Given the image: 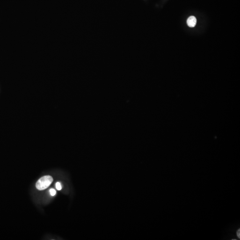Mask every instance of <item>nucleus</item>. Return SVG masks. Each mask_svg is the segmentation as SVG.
<instances>
[{
    "mask_svg": "<svg viewBox=\"0 0 240 240\" xmlns=\"http://www.w3.org/2000/svg\"><path fill=\"white\" fill-rule=\"evenodd\" d=\"M53 182V178L50 176H45L41 177L36 183V188L39 190H45Z\"/></svg>",
    "mask_w": 240,
    "mask_h": 240,
    "instance_id": "1",
    "label": "nucleus"
},
{
    "mask_svg": "<svg viewBox=\"0 0 240 240\" xmlns=\"http://www.w3.org/2000/svg\"><path fill=\"white\" fill-rule=\"evenodd\" d=\"M187 25L191 28L195 27L197 24V19L194 16H190L187 21Z\"/></svg>",
    "mask_w": 240,
    "mask_h": 240,
    "instance_id": "2",
    "label": "nucleus"
},
{
    "mask_svg": "<svg viewBox=\"0 0 240 240\" xmlns=\"http://www.w3.org/2000/svg\"><path fill=\"white\" fill-rule=\"evenodd\" d=\"M56 187L57 188V190H61V184L60 183L58 182L56 184Z\"/></svg>",
    "mask_w": 240,
    "mask_h": 240,
    "instance_id": "3",
    "label": "nucleus"
},
{
    "mask_svg": "<svg viewBox=\"0 0 240 240\" xmlns=\"http://www.w3.org/2000/svg\"><path fill=\"white\" fill-rule=\"evenodd\" d=\"M50 193L51 196H54L56 194V190L53 189H50Z\"/></svg>",
    "mask_w": 240,
    "mask_h": 240,
    "instance_id": "4",
    "label": "nucleus"
},
{
    "mask_svg": "<svg viewBox=\"0 0 240 240\" xmlns=\"http://www.w3.org/2000/svg\"><path fill=\"white\" fill-rule=\"evenodd\" d=\"M236 235H237V236H238V238H240V229L239 228L238 230H237V232H236Z\"/></svg>",
    "mask_w": 240,
    "mask_h": 240,
    "instance_id": "5",
    "label": "nucleus"
}]
</instances>
